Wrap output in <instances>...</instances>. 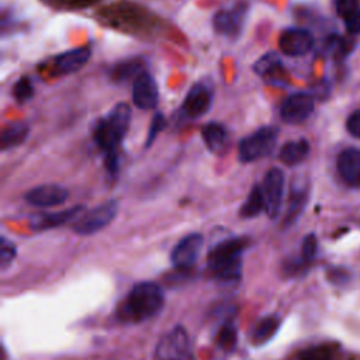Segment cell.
Masks as SVG:
<instances>
[{
  "label": "cell",
  "instance_id": "1",
  "mask_svg": "<svg viewBox=\"0 0 360 360\" xmlns=\"http://www.w3.org/2000/svg\"><path fill=\"white\" fill-rule=\"evenodd\" d=\"M131 122V107L127 103H117L110 112L98 120L93 136L98 148L105 153V167L118 169V146L125 138Z\"/></svg>",
  "mask_w": 360,
  "mask_h": 360
},
{
  "label": "cell",
  "instance_id": "2",
  "mask_svg": "<svg viewBox=\"0 0 360 360\" xmlns=\"http://www.w3.org/2000/svg\"><path fill=\"white\" fill-rule=\"evenodd\" d=\"M165 304L163 290L152 281L135 284L118 308V318L122 322L138 323L153 318Z\"/></svg>",
  "mask_w": 360,
  "mask_h": 360
},
{
  "label": "cell",
  "instance_id": "3",
  "mask_svg": "<svg viewBox=\"0 0 360 360\" xmlns=\"http://www.w3.org/2000/svg\"><path fill=\"white\" fill-rule=\"evenodd\" d=\"M246 239L232 238L217 243L208 253L207 264L211 274L222 283H236L242 274Z\"/></svg>",
  "mask_w": 360,
  "mask_h": 360
},
{
  "label": "cell",
  "instance_id": "4",
  "mask_svg": "<svg viewBox=\"0 0 360 360\" xmlns=\"http://www.w3.org/2000/svg\"><path fill=\"white\" fill-rule=\"evenodd\" d=\"M278 138V128L273 125H264L250 135L245 136L238 146L239 160L249 163L273 152Z\"/></svg>",
  "mask_w": 360,
  "mask_h": 360
},
{
  "label": "cell",
  "instance_id": "5",
  "mask_svg": "<svg viewBox=\"0 0 360 360\" xmlns=\"http://www.w3.org/2000/svg\"><path fill=\"white\" fill-rule=\"evenodd\" d=\"M155 360H194L191 342L183 326H174L159 339Z\"/></svg>",
  "mask_w": 360,
  "mask_h": 360
},
{
  "label": "cell",
  "instance_id": "6",
  "mask_svg": "<svg viewBox=\"0 0 360 360\" xmlns=\"http://www.w3.org/2000/svg\"><path fill=\"white\" fill-rule=\"evenodd\" d=\"M118 212V201L108 200L93 210L87 211L82 217H79L75 224L72 225L73 231L79 235H91L101 229H104Z\"/></svg>",
  "mask_w": 360,
  "mask_h": 360
},
{
  "label": "cell",
  "instance_id": "7",
  "mask_svg": "<svg viewBox=\"0 0 360 360\" xmlns=\"http://www.w3.org/2000/svg\"><path fill=\"white\" fill-rule=\"evenodd\" d=\"M248 14V4L245 1L236 3L232 8L219 10L214 15V28L215 31L229 37L231 39L239 38L245 28Z\"/></svg>",
  "mask_w": 360,
  "mask_h": 360
},
{
  "label": "cell",
  "instance_id": "8",
  "mask_svg": "<svg viewBox=\"0 0 360 360\" xmlns=\"http://www.w3.org/2000/svg\"><path fill=\"white\" fill-rule=\"evenodd\" d=\"M284 173L278 167H271L267 170L262 190L266 201V214L270 218H277L280 214L283 195H284Z\"/></svg>",
  "mask_w": 360,
  "mask_h": 360
},
{
  "label": "cell",
  "instance_id": "9",
  "mask_svg": "<svg viewBox=\"0 0 360 360\" xmlns=\"http://www.w3.org/2000/svg\"><path fill=\"white\" fill-rule=\"evenodd\" d=\"M202 245L204 239L200 233H190L180 239L172 250L170 259L173 266L179 270H190L198 260Z\"/></svg>",
  "mask_w": 360,
  "mask_h": 360
},
{
  "label": "cell",
  "instance_id": "10",
  "mask_svg": "<svg viewBox=\"0 0 360 360\" xmlns=\"http://www.w3.org/2000/svg\"><path fill=\"white\" fill-rule=\"evenodd\" d=\"M212 105V93L204 83H195L190 87L181 105V115L188 120H197L205 115Z\"/></svg>",
  "mask_w": 360,
  "mask_h": 360
},
{
  "label": "cell",
  "instance_id": "11",
  "mask_svg": "<svg viewBox=\"0 0 360 360\" xmlns=\"http://www.w3.org/2000/svg\"><path fill=\"white\" fill-rule=\"evenodd\" d=\"M314 110V97L308 93H294L288 96L280 108V117L287 124L304 122Z\"/></svg>",
  "mask_w": 360,
  "mask_h": 360
},
{
  "label": "cell",
  "instance_id": "12",
  "mask_svg": "<svg viewBox=\"0 0 360 360\" xmlns=\"http://www.w3.org/2000/svg\"><path fill=\"white\" fill-rule=\"evenodd\" d=\"M314 46V37L304 28H287L278 37V48L287 56H302Z\"/></svg>",
  "mask_w": 360,
  "mask_h": 360
},
{
  "label": "cell",
  "instance_id": "13",
  "mask_svg": "<svg viewBox=\"0 0 360 360\" xmlns=\"http://www.w3.org/2000/svg\"><path fill=\"white\" fill-rule=\"evenodd\" d=\"M159 100V90L153 76L148 72H141L132 84V101L141 110H152Z\"/></svg>",
  "mask_w": 360,
  "mask_h": 360
},
{
  "label": "cell",
  "instance_id": "14",
  "mask_svg": "<svg viewBox=\"0 0 360 360\" xmlns=\"http://www.w3.org/2000/svg\"><path fill=\"white\" fill-rule=\"evenodd\" d=\"M69 197V191L59 184H42L31 188L24 194L28 204L39 208L56 207L63 204Z\"/></svg>",
  "mask_w": 360,
  "mask_h": 360
},
{
  "label": "cell",
  "instance_id": "15",
  "mask_svg": "<svg viewBox=\"0 0 360 360\" xmlns=\"http://www.w3.org/2000/svg\"><path fill=\"white\" fill-rule=\"evenodd\" d=\"M340 179L350 187H360V149H343L336 160Z\"/></svg>",
  "mask_w": 360,
  "mask_h": 360
},
{
  "label": "cell",
  "instance_id": "16",
  "mask_svg": "<svg viewBox=\"0 0 360 360\" xmlns=\"http://www.w3.org/2000/svg\"><path fill=\"white\" fill-rule=\"evenodd\" d=\"M83 211L82 205H75L68 210L55 212H39L31 217V228L34 231H46L66 224L68 221L77 219L79 214Z\"/></svg>",
  "mask_w": 360,
  "mask_h": 360
},
{
  "label": "cell",
  "instance_id": "17",
  "mask_svg": "<svg viewBox=\"0 0 360 360\" xmlns=\"http://www.w3.org/2000/svg\"><path fill=\"white\" fill-rule=\"evenodd\" d=\"M90 46H80L69 49L55 58V72L56 75H70L80 70L90 59Z\"/></svg>",
  "mask_w": 360,
  "mask_h": 360
},
{
  "label": "cell",
  "instance_id": "18",
  "mask_svg": "<svg viewBox=\"0 0 360 360\" xmlns=\"http://www.w3.org/2000/svg\"><path fill=\"white\" fill-rule=\"evenodd\" d=\"M280 325H281V319L276 314L266 315V316L260 318L252 329L253 345L262 346V345L267 343L269 340H271L276 336Z\"/></svg>",
  "mask_w": 360,
  "mask_h": 360
},
{
  "label": "cell",
  "instance_id": "19",
  "mask_svg": "<svg viewBox=\"0 0 360 360\" xmlns=\"http://www.w3.org/2000/svg\"><path fill=\"white\" fill-rule=\"evenodd\" d=\"M307 202V184L304 181H292L285 212V224L290 225L302 212Z\"/></svg>",
  "mask_w": 360,
  "mask_h": 360
},
{
  "label": "cell",
  "instance_id": "20",
  "mask_svg": "<svg viewBox=\"0 0 360 360\" xmlns=\"http://www.w3.org/2000/svg\"><path fill=\"white\" fill-rule=\"evenodd\" d=\"M309 153V143L307 139H298V141H290L283 145L278 158L283 163L288 166H294L305 160V158Z\"/></svg>",
  "mask_w": 360,
  "mask_h": 360
},
{
  "label": "cell",
  "instance_id": "21",
  "mask_svg": "<svg viewBox=\"0 0 360 360\" xmlns=\"http://www.w3.org/2000/svg\"><path fill=\"white\" fill-rule=\"evenodd\" d=\"M30 134V127L25 122H13L7 125L1 132V149L15 148L25 142Z\"/></svg>",
  "mask_w": 360,
  "mask_h": 360
},
{
  "label": "cell",
  "instance_id": "22",
  "mask_svg": "<svg viewBox=\"0 0 360 360\" xmlns=\"http://www.w3.org/2000/svg\"><path fill=\"white\" fill-rule=\"evenodd\" d=\"M204 143L211 152H219L226 141V129L219 122H208L201 131Z\"/></svg>",
  "mask_w": 360,
  "mask_h": 360
},
{
  "label": "cell",
  "instance_id": "23",
  "mask_svg": "<svg viewBox=\"0 0 360 360\" xmlns=\"http://www.w3.org/2000/svg\"><path fill=\"white\" fill-rule=\"evenodd\" d=\"M263 211H266V201H264L263 190H262V186L256 184L250 190L246 201L242 204L239 215L242 218H255L259 214H262Z\"/></svg>",
  "mask_w": 360,
  "mask_h": 360
},
{
  "label": "cell",
  "instance_id": "24",
  "mask_svg": "<svg viewBox=\"0 0 360 360\" xmlns=\"http://www.w3.org/2000/svg\"><path fill=\"white\" fill-rule=\"evenodd\" d=\"M281 66V60L276 52H269L257 59L253 65V72L259 76H269Z\"/></svg>",
  "mask_w": 360,
  "mask_h": 360
},
{
  "label": "cell",
  "instance_id": "25",
  "mask_svg": "<svg viewBox=\"0 0 360 360\" xmlns=\"http://www.w3.org/2000/svg\"><path fill=\"white\" fill-rule=\"evenodd\" d=\"M142 63L138 59H132V60H125L121 62L120 65L114 66L112 69V77L117 82H122V80H128L129 77H136L141 72Z\"/></svg>",
  "mask_w": 360,
  "mask_h": 360
},
{
  "label": "cell",
  "instance_id": "26",
  "mask_svg": "<svg viewBox=\"0 0 360 360\" xmlns=\"http://www.w3.org/2000/svg\"><path fill=\"white\" fill-rule=\"evenodd\" d=\"M238 340V332L232 322H225L217 335V343L222 350H232Z\"/></svg>",
  "mask_w": 360,
  "mask_h": 360
},
{
  "label": "cell",
  "instance_id": "27",
  "mask_svg": "<svg viewBox=\"0 0 360 360\" xmlns=\"http://www.w3.org/2000/svg\"><path fill=\"white\" fill-rule=\"evenodd\" d=\"M13 96H14V98L18 103H27L28 100L32 98V96H34V86H32L31 80L27 76L20 77L14 83V86H13Z\"/></svg>",
  "mask_w": 360,
  "mask_h": 360
},
{
  "label": "cell",
  "instance_id": "28",
  "mask_svg": "<svg viewBox=\"0 0 360 360\" xmlns=\"http://www.w3.org/2000/svg\"><path fill=\"white\" fill-rule=\"evenodd\" d=\"M318 252V240L314 233H309L304 238L301 245V260L308 266L316 256Z\"/></svg>",
  "mask_w": 360,
  "mask_h": 360
},
{
  "label": "cell",
  "instance_id": "29",
  "mask_svg": "<svg viewBox=\"0 0 360 360\" xmlns=\"http://www.w3.org/2000/svg\"><path fill=\"white\" fill-rule=\"evenodd\" d=\"M166 118L162 112H156L150 121V125H149V131H148V136H146V142H145V146L149 148L155 139L158 138V135L166 128Z\"/></svg>",
  "mask_w": 360,
  "mask_h": 360
},
{
  "label": "cell",
  "instance_id": "30",
  "mask_svg": "<svg viewBox=\"0 0 360 360\" xmlns=\"http://www.w3.org/2000/svg\"><path fill=\"white\" fill-rule=\"evenodd\" d=\"M15 255H17L15 245L8 239L1 238V240H0V264H1V269H6L7 266H10L11 262L14 260Z\"/></svg>",
  "mask_w": 360,
  "mask_h": 360
},
{
  "label": "cell",
  "instance_id": "31",
  "mask_svg": "<svg viewBox=\"0 0 360 360\" xmlns=\"http://www.w3.org/2000/svg\"><path fill=\"white\" fill-rule=\"evenodd\" d=\"M336 6V11L342 18H346L347 15L353 14L354 11H357L359 7V0H336L335 1Z\"/></svg>",
  "mask_w": 360,
  "mask_h": 360
},
{
  "label": "cell",
  "instance_id": "32",
  "mask_svg": "<svg viewBox=\"0 0 360 360\" xmlns=\"http://www.w3.org/2000/svg\"><path fill=\"white\" fill-rule=\"evenodd\" d=\"M298 360H329V353L323 347H311L304 350Z\"/></svg>",
  "mask_w": 360,
  "mask_h": 360
},
{
  "label": "cell",
  "instance_id": "33",
  "mask_svg": "<svg viewBox=\"0 0 360 360\" xmlns=\"http://www.w3.org/2000/svg\"><path fill=\"white\" fill-rule=\"evenodd\" d=\"M346 128L350 132V135L360 138V111H354L349 115L346 121Z\"/></svg>",
  "mask_w": 360,
  "mask_h": 360
},
{
  "label": "cell",
  "instance_id": "34",
  "mask_svg": "<svg viewBox=\"0 0 360 360\" xmlns=\"http://www.w3.org/2000/svg\"><path fill=\"white\" fill-rule=\"evenodd\" d=\"M343 20H345V24H346V28L349 32L360 34V8Z\"/></svg>",
  "mask_w": 360,
  "mask_h": 360
}]
</instances>
